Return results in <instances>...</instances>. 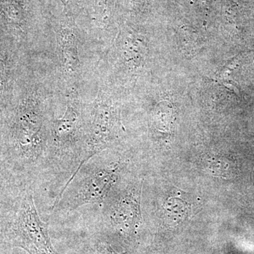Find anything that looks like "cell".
Segmentation results:
<instances>
[{
    "label": "cell",
    "mask_w": 254,
    "mask_h": 254,
    "mask_svg": "<svg viewBox=\"0 0 254 254\" xmlns=\"http://www.w3.org/2000/svg\"><path fill=\"white\" fill-rule=\"evenodd\" d=\"M117 179L118 175L113 169L94 170L82 181L70 202V208L76 209L86 204L101 203L109 194Z\"/></svg>",
    "instance_id": "cell-2"
},
{
    "label": "cell",
    "mask_w": 254,
    "mask_h": 254,
    "mask_svg": "<svg viewBox=\"0 0 254 254\" xmlns=\"http://www.w3.org/2000/svg\"><path fill=\"white\" fill-rule=\"evenodd\" d=\"M165 210L168 216H185L187 212V205L182 200L178 198H170L165 203Z\"/></svg>",
    "instance_id": "cell-4"
},
{
    "label": "cell",
    "mask_w": 254,
    "mask_h": 254,
    "mask_svg": "<svg viewBox=\"0 0 254 254\" xmlns=\"http://www.w3.org/2000/svg\"><path fill=\"white\" fill-rule=\"evenodd\" d=\"M16 245L31 254H58L52 245L48 226L42 221L31 189H23L9 223Z\"/></svg>",
    "instance_id": "cell-1"
},
{
    "label": "cell",
    "mask_w": 254,
    "mask_h": 254,
    "mask_svg": "<svg viewBox=\"0 0 254 254\" xmlns=\"http://www.w3.org/2000/svg\"><path fill=\"white\" fill-rule=\"evenodd\" d=\"M139 197L138 189L132 188L119 200L111 213L115 226L125 231L136 228L141 219Z\"/></svg>",
    "instance_id": "cell-3"
}]
</instances>
